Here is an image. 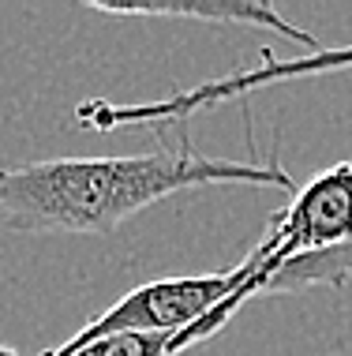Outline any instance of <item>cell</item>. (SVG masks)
Segmentation results:
<instances>
[{"label": "cell", "instance_id": "277c9868", "mask_svg": "<svg viewBox=\"0 0 352 356\" xmlns=\"http://www.w3.org/2000/svg\"><path fill=\"white\" fill-rule=\"evenodd\" d=\"M90 12L112 15V19H206V23H240V26H259V31H278L300 49L315 53L319 42L303 26L289 23L274 4L262 0H203V4H101V0H87Z\"/></svg>", "mask_w": 352, "mask_h": 356}, {"label": "cell", "instance_id": "7a4b0ae2", "mask_svg": "<svg viewBox=\"0 0 352 356\" xmlns=\"http://www.w3.org/2000/svg\"><path fill=\"white\" fill-rule=\"evenodd\" d=\"M352 68V45L341 49H315L303 56H289L278 60L274 53H262V60L255 68L221 75V79L199 83L192 90H173L169 98L158 102H106V98H90L75 109V128L83 131H117V128H139V124H169V120H187L203 109H214L221 102L247 98V94L262 90L274 83H289V79H311V75H330V72H345Z\"/></svg>", "mask_w": 352, "mask_h": 356}, {"label": "cell", "instance_id": "6da1fadb", "mask_svg": "<svg viewBox=\"0 0 352 356\" xmlns=\"http://www.w3.org/2000/svg\"><path fill=\"white\" fill-rule=\"evenodd\" d=\"M247 184L292 191L278 147L270 158H210L192 143L128 158H49L0 165V225L12 233L109 236L139 210L195 188Z\"/></svg>", "mask_w": 352, "mask_h": 356}, {"label": "cell", "instance_id": "5b68a950", "mask_svg": "<svg viewBox=\"0 0 352 356\" xmlns=\"http://www.w3.org/2000/svg\"><path fill=\"white\" fill-rule=\"evenodd\" d=\"M68 356H176V334H117L79 345Z\"/></svg>", "mask_w": 352, "mask_h": 356}, {"label": "cell", "instance_id": "3957f363", "mask_svg": "<svg viewBox=\"0 0 352 356\" xmlns=\"http://www.w3.org/2000/svg\"><path fill=\"white\" fill-rule=\"evenodd\" d=\"M341 248H352V161H337L292 191L289 207L274 214L251 252L266 270H274L289 259L326 255Z\"/></svg>", "mask_w": 352, "mask_h": 356}]
</instances>
